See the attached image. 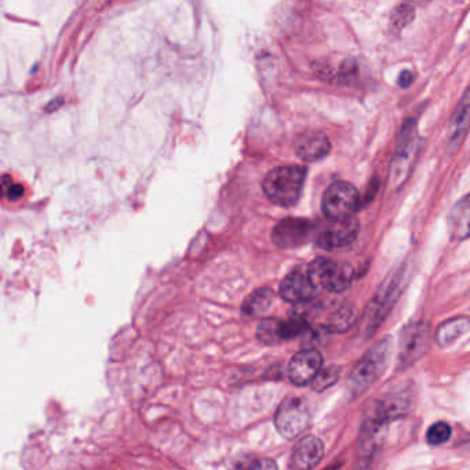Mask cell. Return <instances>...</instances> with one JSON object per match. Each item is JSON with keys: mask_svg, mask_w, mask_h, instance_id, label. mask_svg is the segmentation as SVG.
Here are the masks:
<instances>
[{"mask_svg": "<svg viewBox=\"0 0 470 470\" xmlns=\"http://www.w3.org/2000/svg\"><path fill=\"white\" fill-rule=\"evenodd\" d=\"M323 356L319 350L311 348L298 352L290 361L287 375L290 381L297 386H305L311 383L317 372L322 370Z\"/></svg>", "mask_w": 470, "mask_h": 470, "instance_id": "7c38bea8", "label": "cell"}, {"mask_svg": "<svg viewBox=\"0 0 470 470\" xmlns=\"http://www.w3.org/2000/svg\"><path fill=\"white\" fill-rule=\"evenodd\" d=\"M360 196L357 189L345 181H338L331 183L322 200V208L326 216L331 221L344 219L352 216L359 207Z\"/></svg>", "mask_w": 470, "mask_h": 470, "instance_id": "52a82bcc", "label": "cell"}, {"mask_svg": "<svg viewBox=\"0 0 470 470\" xmlns=\"http://www.w3.org/2000/svg\"><path fill=\"white\" fill-rule=\"evenodd\" d=\"M404 275H405L404 268H400L393 275H390L385 280V283L382 284V287L379 289V291L377 293L371 304L367 306L366 313L360 323V331L364 337H371L377 331L378 326L386 319V316L392 311L393 305L396 304L400 295L403 282H404Z\"/></svg>", "mask_w": 470, "mask_h": 470, "instance_id": "7a4b0ae2", "label": "cell"}, {"mask_svg": "<svg viewBox=\"0 0 470 470\" xmlns=\"http://www.w3.org/2000/svg\"><path fill=\"white\" fill-rule=\"evenodd\" d=\"M448 230L454 240L470 238V193L452 207L448 216Z\"/></svg>", "mask_w": 470, "mask_h": 470, "instance_id": "2e32d148", "label": "cell"}, {"mask_svg": "<svg viewBox=\"0 0 470 470\" xmlns=\"http://www.w3.org/2000/svg\"><path fill=\"white\" fill-rule=\"evenodd\" d=\"M359 317L357 309L352 304L342 305L330 319L328 328L331 333L344 334L352 328V326L356 323Z\"/></svg>", "mask_w": 470, "mask_h": 470, "instance_id": "ffe728a7", "label": "cell"}, {"mask_svg": "<svg viewBox=\"0 0 470 470\" xmlns=\"http://www.w3.org/2000/svg\"><path fill=\"white\" fill-rule=\"evenodd\" d=\"M418 152V131L415 122L410 120L401 128L397 149L390 167V182L400 188L407 181Z\"/></svg>", "mask_w": 470, "mask_h": 470, "instance_id": "8992f818", "label": "cell"}, {"mask_svg": "<svg viewBox=\"0 0 470 470\" xmlns=\"http://www.w3.org/2000/svg\"><path fill=\"white\" fill-rule=\"evenodd\" d=\"M412 19H414V9L410 5H401L393 12L392 19H390V24L394 30L400 31L407 24H410V21Z\"/></svg>", "mask_w": 470, "mask_h": 470, "instance_id": "d4e9b609", "label": "cell"}, {"mask_svg": "<svg viewBox=\"0 0 470 470\" xmlns=\"http://www.w3.org/2000/svg\"><path fill=\"white\" fill-rule=\"evenodd\" d=\"M324 455L323 441L315 436L304 437L298 441L291 456V467L313 469L320 463Z\"/></svg>", "mask_w": 470, "mask_h": 470, "instance_id": "9a60e30c", "label": "cell"}, {"mask_svg": "<svg viewBox=\"0 0 470 470\" xmlns=\"http://www.w3.org/2000/svg\"><path fill=\"white\" fill-rule=\"evenodd\" d=\"M311 421L309 410L305 401L300 397H289L286 399L276 411L275 425L278 432L293 440L304 433Z\"/></svg>", "mask_w": 470, "mask_h": 470, "instance_id": "ba28073f", "label": "cell"}, {"mask_svg": "<svg viewBox=\"0 0 470 470\" xmlns=\"http://www.w3.org/2000/svg\"><path fill=\"white\" fill-rule=\"evenodd\" d=\"M390 353L389 337L377 342L371 350L356 364L350 377L349 388L355 394H361L370 389L383 374Z\"/></svg>", "mask_w": 470, "mask_h": 470, "instance_id": "3957f363", "label": "cell"}, {"mask_svg": "<svg viewBox=\"0 0 470 470\" xmlns=\"http://www.w3.org/2000/svg\"><path fill=\"white\" fill-rule=\"evenodd\" d=\"M385 410L390 419H394L397 416H403L410 408H411V399L408 393L399 392L394 394L388 396L382 400Z\"/></svg>", "mask_w": 470, "mask_h": 470, "instance_id": "7402d4cb", "label": "cell"}, {"mask_svg": "<svg viewBox=\"0 0 470 470\" xmlns=\"http://www.w3.org/2000/svg\"><path fill=\"white\" fill-rule=\"evenodd\" d=\"M389 421L390 418L385 410L382 400H374L368 403L359 438L360 455L371 456L382 445L388 433Z\"/></svg>", "mask_w": 470, "mask_h": 470, "instance_id": "277c9868", "label": "cell"}, {"mask_svg": "<svg viewBox=\"0 0 470 470\" xmlns=\"http://www.w3.org/2000/svg\"><path fill=\"white\" fill-rule=\"evenodd\" d=\"M245 466L250 469H276L278 463L273 462L272 459H256L254 462L245 465Z\"/></svg>", "mask_w": 470, "mask_h": 470, "instance_id": "83f0119b", "label": "cell"}, {"mask_svg": "<svg viewBox=\"0 0 470 470\" xmlns=\"http://www.w3.org/2000/svg\"><path fill=\"white\" fill-rule=\"evenodd\" d=\"M430 328L427 323H412L404 328L400 341L399 367L405 368L416 363L429 349Z\"/></svg>", "mask_w": 470, "mask_h": 470, "instance_id": "9c48e42d", "label": "cell"}, {"mask_svg": "<svg viewBox=\"0 0 470 470\" xmlns=\"http://www.w3.org/2000/svg\"><path fill=\"white\" fill-rule=\"evenodd\" d=\"M341 375V368L338 366H328L326 368H322L315 379L312 381V388L316 392H324L330 389L335 382L339 379Z\"/></svg>", "mask_w": 470, "mask_h": 470, "instance_id": "603a6c76", "label": "cell"}, {"mask_svg": "<svg viewBox=\"0 0 470 470\" xmlns=\"http://www.w3.org/2000/svg\"><path fill=\"white\" fill-rule=\"evenodd\" d=\"M470 128V89L460 100L449 124V145L456 148L460 145Z\"/></svg>", "mask_w": 470, "mask_h": 470, "instance_id": "e0dca14e", "label": "cell"}, {"mask_svg": "<svg viewBox=\"0 0 470 470\" xmlns=\"http://www.w3.org/2000/svg\"><path fill=\"white\" fill-rule=\"evenodd\" d=\"M313 227V223L308 219L286 218L275 226L272 239L280 249H295L305 245L311 239Z\"/></svg>", "mask_w": 470, "mask_h": 470, "instance_id": "30bf717a", "label": "cell"}, {"mask_svg": "<svg viewBox=\"0 0 470 470\" xmlns=\"http://www.w3.org/2000/svg\"><path fill=\"white\" fill-rule=\"evenodd\" d=\"M470 327V320L467 317H454L441 323L436 331V342L441 348L452 345L459 339Z\"/></svg>", "mask_w": 470, "mask_h": 470, "instance_id": "ac0fdd59", "label": "cell"}, {"mask_svg": "<svg viewBox=\"0 0 470 470\" xmlns=\"http://www.w3.org/2000/svg\"><path fill=\"white\" fill-rule=\"evenodd\" d=\"M294 150L300 159L308 163L324 159L330 150L331 144L326 134L320 131H304L294 138Z\"/></svg>", "mask_w": 470, "mask_h": 470, "instance_id": "4fadbf2b", "label": "cell"}, {"mask_svg": "<svg viewBox=\"0 0 470 470\" xmlns=\"http://www.w3.org/2000/svg\"><path fill=\"white\" fill-rule=\"evenodd\" d=\"M359 230L360 222L355 216L337 219L319 234L316 243L324 250L345 247L356 240Z\"/></svg>", "mask_w": 470, "mask_h": 470, "instance_id": "8fae6325", "label": "cell"}, {"mask_svg": "<svg viewBox=\"0 0 470 470\" xmlns=\"http://www.w3.org/2000/svg\"><path fill=\"white\" fill-rule=\"evenodd\" d=\"M257 335H258L261 342L269 344V345H275V344L284 341V338H283V320L275 319V317H269V319L262 320L258 326Z\"/></svg>", "mask_w": 470, "mask_h": 470, "instance_id": "44dd1931", "label": "cell"}, {"mask_svg": "<svg viewBox=\"0 0 470 470\" xmlns=\"http://www.w3.org/2000/svg\"><path fill=\"white\" fill-rule=\"evenodd\" d=\"M273 300H275V294L271 289H265V287L258 289L246 298L242 306V312L246 316H253V317L262 316L269 311Z\"/></svg>", "mask_w": 470, "mask_h": 470, "instance_id": "d6986e66", "label": "cell"}, {"mask_svg": "<svg viewBox=\"0 0 470 470\" xmlns=\"http://www.w3.org/2000/svg\"><path fill=\"white\" fill-rule=\"evenodd\" d=\"M328 333H331L330 328H328V326H327V327H316V328H311V327H309V328L304 333V337H305L304 342H305L306 345H317V344H322V342H324V339L327 338Z\"/></svg>", "mask_w": 470, "mask_h": 470, "instance_id": "484cf974", "label": "cell"}, {"mask_svg": "<svg viewBox=\"0 0 470 470\" xmlns=\"http://www.w3.org/2000/svg\"><path fill=\"white\" fill-rule=\"evenodd\" d=\"M316 289L308 273L291 272L280 284V297L293 304L305 302L315 295Z\"/></svg>", "mask_w": 470, "mask_h": 470, "instance_id": "5bb4252c", "label": "cell"}, {"mask_svg": "<svg viewBox=\"0 0 470 470\" xmlns=\"http://www.w3.org/2000/svg\"><path fill=\"white\" fill-rule=\"evenodd\" d=\"M308 276L316 287L338 294L350 286L355 278V269L349 264H338L333 260L319 257L311 262Z\"/></svg>", "mask_w": 470, "mask_h": 470, "instance_id": "5b68a950", "label": "cell"}, {"mask_svg": "<svg viewBox=\"0 0 470 470\" xmlns=\"http://www.w3.org/2000/svg\"><path fill=\"white\" fill-rule=\"evenodd\" d=\"M3 192L10 200H19L24 194V188L19 183H8V177L3 178Z\"/></svg>", "mask_w": 470, "mask_h": 470, "instance_id": "4316f807", "label": "cell"}, {"mask_svg": "<svg viewBox=\"0 0 470 470\" xmlns=\"http://www.w3.org/2000/svg\"><path fill=\"white\" fill-rule=\"evenodd\" d=\"M306 168L302 166H282L273 168L264 179L267 197L282 207L294 205L302 192Z\"/></svg>", "mask_w": 470, "mask_h": 470, "instance_id": "6da1fadb", "label": "cell"}, {"mask_svg": "<svg viewBox=\"0 0 470 470\" xmlns=\"http://www.w3.org/2000/svg\"><path fill=\"white\" fill-rule=\"evenodd\" d=\"M411 83H412V75H411V72H408V71L401 72V75H400V78H399V85H400L401 87H408Z\"/></svg>", "mask_w": 470, "mask_h": 470, "instance_id": "f1b7e54d", "label": "cell"}, {"mask_svg": "<svg viewBox=\"0 0 470 470\" xmlns=\"http://www.w3.org/2000/svg\"><path fill=\"white\" fill-rule=\"evenodd\" d=\"M451 434L452 429L447 422H436L429 427L426 433V440L430 445L437 447L447 443L451 438Z\"/></svg>", "mask_w": 470, "mask_h": 470, "instance_id": "cb8c5ba5", "label": "cell"}]
</instances>
